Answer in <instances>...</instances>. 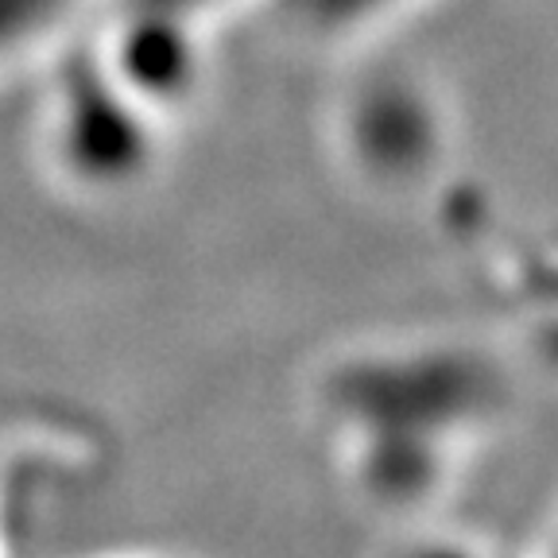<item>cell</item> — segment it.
<instances>
[{
    "instance_id": "obj_1",
    "label": "cell",
    "mask_w": 558,
    "mask_h": 558,
    "mask_svg": "<svg viewBox=\"0 0 558 558\" xmlns=\"http://www.w3.org/2000/svg\"><path fill=\"white\" fill-rule=\"evenodd\" d=\"M373 392L376 435L353 438L361 485L392 508L430 505L497 418V373L465 345L411 341L349 368Z\"/></svg>"
},
{
    "instance_id": "obj_2",
    "label": "cell",
    "mask_w": 558,
    "mask_h": 558,
    "mask_svg": "<svg viewBox=\"0 0 558 558\" xmlns=\"http://www.w3.org/2000/svg\"><path fill=\"white\" fill-rule=\"evenodd\" d=\"M303 24L323 35H365L368 27L408 12L415 0H288Z\"/></svg>"
},
{
    "instance_id": "obj_3",
    "label": "cell",
    "mask_w": 558,
    "mask_h": 558,
    "mask_svg": "<svg viewBox=\"0 0 558 558\" xmlns=\"http://www.w3.org/2000/svg\"><path fill=\"white\" fill-rule=\"evenodd\" d=\"M547 558H558V532H555V539H550V550H547Z\"/></svg>"
}]
</instances>
